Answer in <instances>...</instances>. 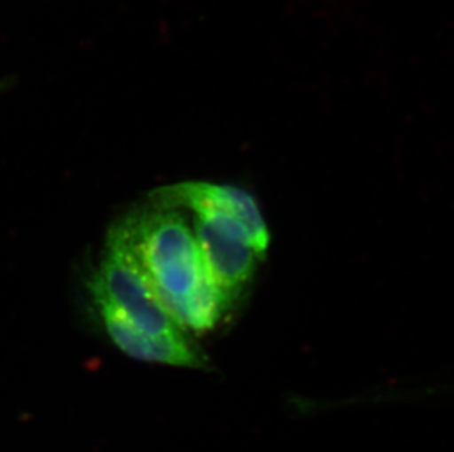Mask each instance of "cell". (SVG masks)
<instances>
[{"label":"cell","instance_id":"obj_3","mask_svg":"<svg viewBox=\"0 0 454 452\" xmlns=\"http://www.w3.org/2000/svg\"><path fill=\"white\" fill-rule=\"evenodd\" d=\"M194 234L206 265L216 284L239 303L253 284L263 261L245 226L221 214H194Z\"/></svg>","mask_w":454,"mask_h":452},{"label":"cell","instance_id":"obj_1","mask_svg":"<svg viewBox=\"0 0 454 452\" xmlns=\"http://www.w3.org/2000/svg\"><path fill=\"white\" fill-rule=\"evenodd\" d=\"M138 265L181 328L203 335L236 303L210 275L194 230L180 210L154 209L121 223Z\"/></svg>","mask_w":454,"mask_h":452},{"label":"cell","instance_id":"obj_2","mask_svg":"<svg viewBox=\"0 0 454 452\" xmlns=\"http://www.w3.org/2000/svg\"><path fill=\"white\" fill-rule=\"evenodd\" d=\"M90 290L102 294L129 323L153 337L187 332L163 306L134 256L122 225L111 230Z\"/></svg>","mask_w":454,"mask_h":452},{"label":"cell","instance_id":"obj_4","mask_svg":"<svg viewBox=\"0 0 454 452\" xmlns=\"http://www.w3.org/2000/svg\"><path fill=\"white\" fill-rule=\"evenodd\" d=\"M154 209L189 210L193 214H221L236 219L245 226L253 247L265 261L270 248V234L256 199L249 191L225 183H174L152 194Z\"/></svg>","mask_w":454,"mask_h":452},{"label":"cell","instance_id":"obj_5","mask_svg":"<svg viewBox=\"0 0 454 452\" xmlns=\"http://www.w3.org/2000/svg\"><path fill=\"white\" fill-rule=\"evenodd\" d=\"M90 291L107 335L124 355L168 366L202 369L207 364L205 353L194 344L189 332L165 337L149 335L129 323L98 291Z\"/></svg>","mask_w":454,"mask_h":452}]
</instances>
